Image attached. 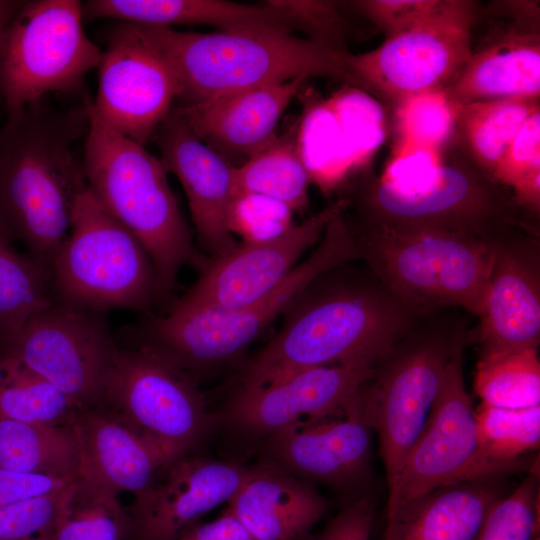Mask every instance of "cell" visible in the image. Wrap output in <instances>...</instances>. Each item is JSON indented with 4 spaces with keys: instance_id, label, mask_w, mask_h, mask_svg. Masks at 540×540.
<instances>
[{
    "instance_id": "484cf974",
    "label": "cell",
    "mask_w": 540,
    "mask_h": 540,
    "mask_svg": "<svg viewBox=\"0 0 540 540\" xmlns=\"http://www.w3.org/2000/svg\"><path fill=\"white\" fill-rule=\"evenodd\" d=\"M500 497L494 479L437 488L387 514L383 540H475Z\"/></svg>"
},
{
    "instance_id": "8fae6325",
    "label": "cell",
    "mask_w": 540,
    "mask_h": 540,
    "mask_svg": "<svg viewBox=\"0 0 540 540\" xmlns=\"http://www.w3.org/2000/svg\"><path fill=\"white\" fill-rule=\"evenodd\" d=\"M165 466L192 453L214 423L196 378L143 347L119 345L100 405Z\"/></svg>"
},
{
    "instance_id": "ffe728a7",
    "label": "cell",
    "mask_w": 540,
    "mask_h": 540,
    "mask_svg": "<svg viewBox=\"0 0 540 540\" xmlns=\"http://www.w3.org/2000/svg\"><path fill=\"white\" fill-rule=\"evenodd\" d=\"M359 392L331 415L293 422L263 438L262 462L308 482L346 486L358 481L371 451Z\"/></svg>"
},
{
    "instance_id": "30bf717a",
    "label": "cell",
    "mask_w": 540,
    "mask_h": 540,
    "mask_svg": "<svg viewBox=\"0 0 540 540\" xmlns=\"http://www.w3.org/2000/svg\"><path fill=\"white\" fill-rule=\"evenodd\" d=\"M78 0L23 1L0 37V103L6 119L50 93L78 92L102 51L83 29Z\"/></svg>"
},
{
    "instance_id": "e0dca14e",
    "label": "cell",
    "mask_w": 540,
    "mask_h": 540,
    "mask_svg": "<svg viewBox=\"0 0 540 540\" xmlns=\"http://www.w3.org/2000/svg\"><path fill=\"white\" fill-rule=\"evenodd\" d=\"M493 264L476 330L479 359L527 349L540 342L538 231L516 229L492 243Z\"/></svg>"
},
{
    "instance_id": "2e32d148",
    "label": "cell",
    "mask_w": 540,
    "mask_h": 540,
    "mask_svg": "<svg viewBox=\"0 0 540 540\" xmlns=\"http://www.w3.org/2000/svg\"><path fill=\"white\" fill-rule=\"evenodd\" d=\"M91 111L109 128L145 145L170 113L177 96L167 63L134 24L120 22L108 36L98 66Z\"/></svg>"
},
{
    "instance_id": "74e56055",
    "label": "cell",
    "mask_w": 540,
    "mask_h": 540,
    "mask_svg": "<svg viewBox=\"0 0 540 540\" xmlns=\"http://www.w3.org/2000/svg\"><path fill=\"white\" fill-rule=\"evenodd\" d=\"M457 109L444 90L410 96L397 109L400 144L427 148L440 153L457 130Z\"/></svg>"
},
{
    "instance_id": "ee69618b",
    "label": "cell",
    "mask_w": 540,
    "mask_h": 540,
    "mask_svg": "<svg viewBox=\"0 0 540 540\" xmlns=\"http://www.w3.org/2000/svg\"><path fill=\"white\" fill-rule=\"evenodd\" d=\"M442 0H366L359 11L381 28L387 37L403 32L430 16Z\"/></svg>"
},
{
    "instance_id": "bcb514c9",
    "label": "cell",
    "mask_w": 540,
    "mask_h": 540,
    "mask_svg": "<svg viewBox=\"0 0 540 540\" xmlns=\"http://www.w3.org/2000/svg\"><path fill=\"white\" fill-rule=\"evenodd\" d=\"M72 481L0 469V507L48 494Z\"/></svg>"
},
{
    "instance_id": "1f68e13d",
    "label": "cell",
    "mask_w": 540,
    "mask_h": 540,
    "mask_svg": "<svg viewBox=\"0 0 540 540\" xmlns=\"http://www.w3.org/2000/svg\"><path fill=\"white\" fill-rule=\"evenodd\" d=\"M130 532L118 495L76 477L64 490L51 540H128Z\"/></svg>"
},
{
    "instance_id": "7a4b0ae2",
    "label": "cell",
    "mask_w": 540,
    "mask_h": 540,
    "mask_svg": "<svg viewBox=\"0 0 540 540\" xmlns=\"http://www.w3.org/2000/svg\"><path fill=\"white\" fill-rule=\"evenodd\" d=\"M88 125L85 101L60 112L44 98L0 127V222L26 253L49 266L87 188L75 145Z\"/></svg>"
},
{
    "instance_id": "b9f144b4",
    "label": "cell",
    "mask_w": 540,
    "mask_h": 540,
    "mask_svg": "<svg viewBox=\"0 0 540 540\" xmlns=\"http://www.w3.org/2000/svg\"><path fill=\"white\" fill-rule=\"evenodd\" d=\"M293 212L285 205L256 194H236L229 214L231 232L244 241L274 237L293 225Z\"/></svg>"
},
{
    "instance_id": "4dcf8cb0",
    "label": "cell",
    "mask_w": 540,
    "mask_h": 540,
    "mask_svg": "<svg viewBox=\"0 0 540 540\" xmlns=\"http://www.w3.org/2000/svg\"><path fill=\"white\" fill-rule=\"evenodd\" d=\"M537 110L539 98L529 97L458 105L457 130L472 159L490 179L495 166L521 127Z\"/></svg>"
},
{
    "instance_id": "4316f807",
    "label": "cell",
    "mask_w": 540,
    "mask_h": 540,
    "mask_svg": "<svg viewBox=\"0 0 540 540\" xmlns=\"http://www.w3.org/2000/svg\"><path fill=\"white\" fill-rule=\"evenodd\" d=\"M457 105L513 97L539 98L540 37L519 28L472 53L444 89Z\"/></svg>"
},
{
    "instance_id": "3957f363",
    "label": "cell",
    "mask_w": 540,
    "mask_h": 540,
    "mask_svg": "<svg viewBox=\"0 0 540 540\" xmlns=\"http://www.w3.org/2000/svg\"><path fill=\"white\" fill-rule=\"evenodd\" d=\"M176 81L174 105H194L250 88L309 77L351 82L346 50L273 28L182 32L136 25Z\"/></svg>"
},
{
    "instance_id": "d6a6232c",
    "label": "cell",
    "mask_w": 540,
    "mask_h": 540,
    "mask_svg": "<svg viewBox=\"0 0 540 540\" xmlns=\"http://www.w3.org/2000/svg\"><path fill=\"white\" fill-rule=\"evenodd\" d=\"M78 408L18 359L0 353V417L46 425H71Z\"/></svg>"
},
{
    "instance_id": "9c48e42d",
    "label": "cell",
    "mask_w": 540,
    "mask_h": 540,
    "mask_svg": "<svg viewBox=\"0 0 540 540\" xmlns=\"http://www.w3.org/2000/svg\"><path fill=\"white\" fill-rule=\"evenodd\" d=\"M448 310L425 315L376 367L360 390L365 420L379 436L389 494L423 432L464 319Z\"/></svg>"
},
{
    "instance_id": "f1b7e54d",
    "label": "cell",
    "mask_w": 540,
    "mask_h": 540,
    "mask_svg": "<svg viewBox=\"0 0 540 540\" xmlns=\"http://www.w3.org/2000/svg\"><path fill=\"white\" fill-rule=\"evenodd\" d=\"M298 129V125H293L236 166L235 195H260L292 212L302 213L308 208L312 180L299 150Z\"/></svg>"
},
{
    "instance_id": "7dc6e473",
    "label": "cell",
    "mask_w": 540,
    "mask_h": 540,
    "mask_svg": "<svg viewBox=\"0 0 540 540\" xmlns=\"http://www.w3.org/2000/svg\"><path fill=\"white\" fill-rule=\"evenodd\" d=\"M177 540H255L227 510L216 520L195 525Z\"/></svg>"
},
{
    "instance_id": "836d02e7",
    "label": "cell",
    "mask_w": 540,
    "mask_h": 540,
    "mask_svg": "<svg viewBox=\"0 0 540 540\" xmlns=\"http://www.w3.org/2000/svg\"><path fill=\"white\" fill-rule=\"evenodd\" d=\"M474 390L481 403L503 408L540 405V362L537 349L478 359Z\"/></svg>"
},
{
    "instance_id": "4fadbf2b",
    "label": "cell",
    "mask_w": 540,
    "mask_h": 540,
    "mask_svg": "<svg viewBox=\"0 0 540 540\" xmlns=\"http://www.w3.org/2000/svg\"><path fill=\"white\" fill-rule=\"evenodd\" d=\"M119 344L106 312L53 302L0 348L63 393L78 409L98 407Z\"/></svg>"
},
{
    "instance_id": "60d3db41",
    "label": "cell",
    "mask_w": 540,
    "mask_h": 540,
    "mask_svg": "<svg viewBox=\"0 0 540 540\" xmlns=\"http://www.w3.org/2000/svg\"><path fill=\"white\" fill-rule=\"evenodd\" d=\"M66 486L0 507V540H51Z\"/></svg>"
},
{
    "instance_id": "83f0119b",
    "label": "cell",
    "mask_w": 540,
    "mask_h": 540,
    "mask_svg": "<svg viewBox=\"0 0 540 540\" xmlns=\"http://www.w3.org/2000/svg\"><path fill=\"white\" fill-rule=\"evenodd\" d=\"M0 469L74 480L78 444L72 426L0 417Z\"/></svg>"
},
{
    "instance_id": "ac0fdd59",
    "label": "cell",
    "mask_w": 540,
    "mask_h": 540,
    "mask_svg": "<svg viewBox=\"0 0 540 540\" xmlns=\"http://www.w3.org/2000/svg\"><path fill=\"white\" fill-rule=\"evenodd\" d=\"M375 370L359 366L312 367L260 386L237 387L221 419L238 434L263 439L293 422L339 411L373 378Z\"/></svg>"
},
{
    "instance_id": "cb8c5ba5",
    "label": "cell",
    "mask_w": 540,
    "mask_h": 540,
    "mask_svg": "<svg viewBox=\"0 0 540 540\" xmlns=\"http://www.w3.org/2000/svg\"><path fill=\"white\" fill-rule=\"evenodd\" d=\"M71 426L78 444L77 478L85 482L137 495L165 467L153 448L101 406L78 409Z\"/></svg>"
},
{
    "instance_id": "d4e9b609",
    "label": "cell",
    "mask_w": 540,
    "mask_h": 540,
    "mask_svg": "<svg viewBox=\"0 0 540 540\" xmlns=\"http://www.w3.org/2000/svg\"><path fill=\"white\" fill-rule=\"evenodd\" d=\"M82 12L85 20L115 19L145 26L200 24L221 30L273 28L290 32L298 28L271 1L252 5L221 0H89L82 3Z\"/></svg>"
},
{
    "instance_id": "681fc988",
    "label": "cell",
    "mask_w": 540,
    "mask_h": 540,
    "mask_svg": "<svg viewBox=\"0 0 540 540\" xmlns=\"http://www.w3.org/2000/svg\"><path fill=\"white\" fill-rule=\"evenodd\" d=\"M533 540H539V537H538V536H537V537L535 536V537L533 538Z\"/></svg>"
},
{
    "instance_id": "f6af8a7d",
    "label": "cell",
    "mask_w": 540,
    "mask_h": 540,
    "mask_svg": "<svg viewBox=\"0 0 540 540\" xmlns=\"http://www.w3.org/2000/svg\"><path fill=\"white\" fill-rule=\"evenodd\" d=\"M374 517V503L367 497L359 498L346 505L308 540H370Z\"/></svg>"
},
{
    "instance_id": "816d5d0a",
    "label": "cell",
    "mask_w": 540,
    "mask_h": 540,
    "mask_svg": "<svg viewBox=\"0 0 540 540\" xmlns=\"http://www.w3.org/2000/svg\"><path fill=\"white\" fill-rule=\"evenodd\" d=\"M1 127V126H0Z\"/></svg>"
},
{
    "instance_id": "52a82bcc",
    "label": "cell",
    "mask_w": 540,
    "mask_h": 540,
    "mask_svg": "<svg viewBox=\"0 0 540 540\" xmlns=\"http://www.w3.org/2000/svg\"><path fill=\"white\" fill-rule=\"evenodd\" d=\"M350 228L360 261L412 306L426 314L456 308L480 314L494 240L441 229Z\"/></svg>"
},
{
    "instance_id": "8992f818",
    "label": "cell",
    "mask_w": 540,
    "mask_h": 540,
    "mask_svg": "<svg viewBox=\"0 0 540 540\" xmlns=\"http://www.w3.org/2000/svg\"><path fill=\"white\" fill-rule=\"evenodd\" d=\"M89 125L82 168L87 188L102 207L143 245L171 290L180 270L205 259L193 244L160 158L106 126L85 99Z\"/></svg>"
},
{
    "instance_id": "e575fe53",
    "label": "cell",
    "mask_w": 540,
    "mask_h": 540,
    "mask_svg": "<svg viewBox=\"0 0 540 540\" xmlns=\"http://www.w3.org/2000/svg\"><path fill=\"white\" fill-rule=\"evenodd\" d=\"M298 145L312 182L325 192L340 185L356 168L327 102L314 107L299 125Z\"/></svg>"
},
{
    "instance_id": "d6986e66",
    "label": "cell",
    "mask_w": 540,
    "mask_h": 540,
    "mask_svg": "<svg viewBox=\"0 0 540 540\" xmlns=\"http://www.w3.org/2000/svg\"><path fill=\"white\" fill-rule=\"evenodd\" d=\"M248 466L186 454L162 468L135 495L128 540H177L209 511L228 502Z\"/></svg>"
},
{
    "instance_id": "277c9868",
    "label": "cell",
    "mask_w": 540,
    "mask_h": 540,
    "mask_svg": "<svg viewBox=\"0 0 540 540\" xmlns=\"http://www.w3.org/2000/svg\"><path fill=\"white\" fill-rule=\"evenodd\" d=\"M352 226L427 228L493 241L516 229L538 230L480 169L442 161L426 148L394 155L381 177L368 184Z\"/></svg>"
},
{
    "instance_id": "9a60e30c",
    "label": "cell",
    "mask_w": 540,
    "mask_h": 540,
    "mask_svg": "<svg viewBox=\"0 0 540 540\" xmlns=\"http://www.w3.org/2000/svg\"><path fill=\"white\" fill-rule=\"evenodd\" d=\"M347 207L348 200L339 198L274 237L244 241L221 256L206 259L197 281L168 310L238 308L262 299L288 276L302 254L320 241L329 223Z\"/></svg>"
},
{
    "instance_id": "7402d4cb",
    "label": "cell",
    "mask_w": 540,
    "mask_h": 540,
    "mask_svg": "<svg viewBox=\"0 0 540 540\" xmlns=\"http://www.w3.org/2000/svg\"><path fill=\"white\" fill-rule=\"evenodd\" d=\"M304 80L250 88L172 109L218 154L228 160H247L278 135L279 120Z\"/></svg>"
},
{
    "instance_id": "6da1fadb",
    "label": "cell",
    "mask_w": 540,
    "mask_h": 540,
    "mask_svg": "<svg viewBox=\"0 0 540 540\" xmlns=\"http://www.w3.org/2000/svg\"><path fill=\"white\" fill-rule=\"evenodd\" d=\"M357 261L335 266L306 286L283 314L277 334L243 364L237 387L312 367L375 369L427 315Z\"/></svg>"
},
{
    "instance_id": "603a6c76",
    "label": "cell",
    "mask_w": 540,
    "mask_h": 540,
    "mask_svg": "<svg viewBox=\"0 0 540 540\" xmlns=\"http://www.w3.org/2000/svg\"><path fill=\"white\" fill-rule=\"evenodd\" d=\"M227 503L255 540H308L327 510L311 482L263 462L248 466Z\"/></svg>"
},
{
    "instance_id": "7c38bea8",
    "label": "cell",
    "mask_w": 540,
    "mask_h": 540,
    "mask_svg": "<svg viewBox=\"0 0 540 540\" xmlns=\"http://www.w3.org/2000/svg\"><path fill=\"white\" fill-rule=\"evenodd\" d=\"M477 14L472 1L442 0L430 16L387 37L376 49L349 53L352 83L397 104L416 94L444 90L472 54Z\"/></svg>"
},
{
    "instance_id": "f35d334b",
    "label": "cell",
    "mask_w": 540,
    "mask_h": 540,
    "mask_svg": "<svg viewBox=\"0 0 540 540\" xmlns=\"http://www.w3.org/2000/svg\"><path fill=\"white\" fill-rule=\"evenodd\" d=\"M327 104L336 117L356 168L366 164L386 138L382 106L356 88L339 91Z\"/></svg>"
},
{
    "instance_id": "ba28073f",
    "label": "cell",
    "mask_w": 540,
    "mask_h": 540,
    "mask_svg": "<svg viewBox=\"0 0 540 540\" xmlns=\"http://www.w3.org/2000/svg\"><path fill=\"white\" fill-rule=\"evenodd\" d=\"M51 270L55 302L100 312L150 313L171 291L141 242L88 188L77 199Z\"/></svg>"
},
{
    "instance_id": "5b68a950",
    "label": "cell",
    "mask_w": 540,
    "mask_h": 540,
    "mask_svg": "<svg viewBox=\"0 0 540 540\" xmlns=\"http://www.w3.org/2000/svg\"><path fill=\"white\" fill-rule=\"evenodd\" d=\"M357 260L355 236L341 213L329 223L310 256L262 299L238 308L146 313L122 335L129 346L149 349L197 379L200 372L240 358L318 275Z\"/></svg>"
},
{
    "instance_id": "5bb4252c",
    "label": "cell",
    "mask_w": 540,
    "mask_h": 540,
    "mask_svg": "<svg viewBox=\"0 0 540 540\" xmlns=\"http://www.w3.org/2000/svg\"><path fill=\"white\" fill-rule=\"evenodd\" d=\"M466 336L465 331L455 343L430 418L389 494L387 514L437 488L492 480L512 471L490 461L480 449L463 375Z\"/></svg>"
},
{
    "instance_id": "44dd1931",
    "label": "cell",
    "mask_w": 540,
    "mask_h": 540,
    "mask_svg": "<svg viewBox=\"0 0 540 540\" xmlns=\"http://www.w3.org/2000/svg\"><path fill=\"white\" fill-rule=\"evenodd\" d=\"M154 137L166 171L184 189L201 245L212 257L232 250L237 245L229 227L236 166L204 144L173 109Z\"/></svg>"
},
{
    "instance_id": "ab89813d",
    "label": "cell",
    "mask_w": 540,
    "mask_h": 540,
    "mask_svg": "<svg viewBox=\"0 0 540 540\" xmlns=\"http://www.w3.org/2000/svg\"><path fill=\"white\" fill-rule=\"evenodd\" d=\"M536 476L527 477L490 508L475 540H533L538 530Z\"/></svg>"
},
{
    "instance_id": "f907efd6",
    "label": "cell",
    "mask_w": 540,
    "mask_h": 540,
    "mask_svg": "<svg viewBox=\"0 0 540 540\" xmlns=\"http://www.w3.org/2000/svg\"><path fill=\"white\" fill-rule=\"evenodd\" d=\"M33 540H43V539H33Z\"/></svg>"
},
{
    "instance_id": "f546056e",
    "label": "cell",
    "mask_w": 540,
    "mask_h": 540,
    "mask_svg": "<svg viewBox=\"0 0 540 540\" xmlns=\"http://www.w3.org/2000/svg\"><path fill=\"white\" fill-rule=\"evenodd\" d=\"M53 302L51 266L19 252L0 222V348Z\"/></svg>"
},
{
    "instance_id": "c3c4849f",
    "label": "cell",
    "mask_w": 540,
    "mask_h": 540,
    "mask_svg": "<svg viewBox=\"0 0 540 540\" xmlns=\"http://www.w3.org/2000/svg\"><path fill=\"white\" fill-rule=\"evenodd\" d=\"M22 3L18 0H0V37Z\"/></svg>"
},
{
    "instance_id": "8d00e7d4",
    "label": "cell",
    "mask_w": 540,
    "mask_h": 540,
    "mask_svg": "<svg viewBox=\"0 0 540 540\" xmlns=\"http://www.w3.org/2000/svg\"><path fill=\"white\" fill-rule=\"evenodd\" d=\"M491 179L512 188L513 200L527 213L540 210V109L521 127L497 165Z\"/></svg>"
},
{
    "instance_id": "7bdbcfd3",
    "label": "cell",
    "mask_w": 540,
    "mask_h": 540,
    "mask_svg": "<svg viewBox=\"0 0 540 540\" xmlns=\"http://www.w3.org/2000/svg\"><path fill=\"white\" fill-rule=\"evenodd\" d=\"M284 10L312 39L342 49L344 19L331 1H272Z\"/></svg>"
},
{
    "instance_id": "d590c367",
    "label": "cell",
    "mask_w": 540,
    "mask_h": 540,
    "mask_svg": "<svg viewBox=\"0 0 540 540\" xmlns=\"http://www.w3.org/2000/svg\"><path fill=\"white\" fill-rule=\"evenodd\" d=\"M477 436L483 455L509 468L540 444V405L503 408L481 403L475 409Z\"/></svg>"
}]
</instances>
